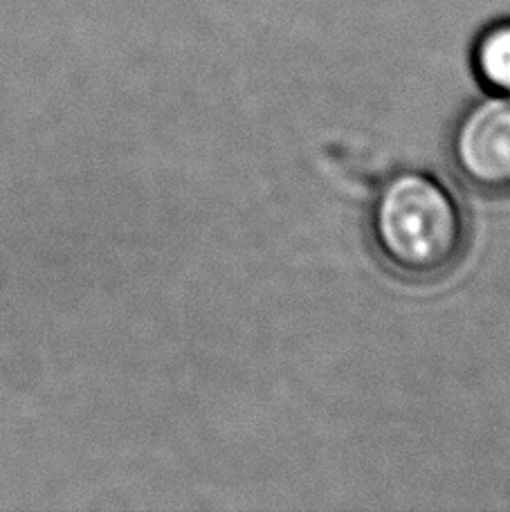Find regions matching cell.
<instances>
[{
	"instance_id": "6da1fadb",
	"label": "cell",
	"mask_w": 510,
	"mask_h": 512,
	"mask_svg": "<svg viewBox=\"0 0 510 512\" xmlns=\"http://www.w3.org/2000/svg\"><path fill=\"white\" fill-rule=\"evenodd\" d=\"M369 230L380 259L407 279L443 277L468 248V223L457 198L423 171H400L382 182Z\"/></svg>"
},
{
	"instance_id": "7a4b0ae2",
	"label": "cell",
	"mask_w": 510,
	"mask_h": 512,
	"mask_svg": "<svg viewBox=\"0 0 510 512\" xmlns=\"http://www.w3.org/2000/svg\"><path fill=\"white\" fill-rule=\"evenodd\" d=\"M450 160L477 194L510 198V95L490 93L461 113L450 137Z\"/></svg>"
},
{
	"instance_id": "3957f363",
	"label": "cell",
	"mask_w": 510,
	"mask_h": 512,
	"mask_svg": "<svg viewBox=\"0 0 510 512\" xmlns=\"http://www.w3.org/2000/svg\"><path fill=\"white\" fill-rule=\"evenodd\" d=\"M472 70L490 93L510 95V18L479 32L472 45Z\"/></svg>"
}]
</instances>
